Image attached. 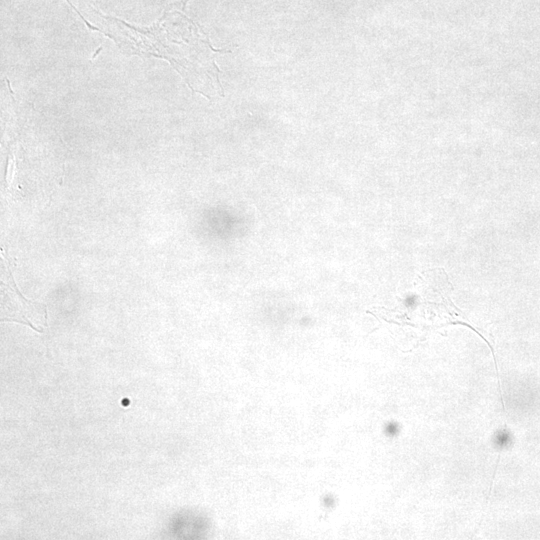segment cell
I'll return each instance as SVG.
<instances>
[{"label":"cell","mask_w":540,"mask_h":540,"mask_svg":"<svg viewBox=\"0 0 540 540\" xmlns=\"http://www.w3.org/2000/svg\"><path fill=\"white\" fill-rule=\"evenodd\" d=\"M122 404L125 405V406H127V405L129 404L128 399H123Z\"/></svg>","instance_id":"cell-1"}]
</instances>
